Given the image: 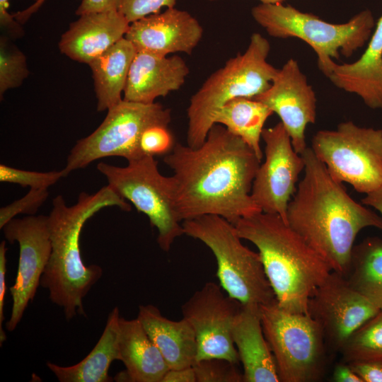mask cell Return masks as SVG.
Instances as JSON below:
<instances>
[{"instance_id": "74e56055", "label": "cell", "mask_w": 382, "mask_h": 382, "mask_svg": "<svg viewBox=\"0 0 382 382\" xmlns=\"http://www.w3.org/2000/svg\"><path fill=\"white\" fill-rule=\"evenodd\" d=\"M36 2L39 0H34ZM9 0H0V25L1 28L6 30L13 36H19L23 30L16 20H14L13 14L8 11Z\"/></svg>"}, {"instance_id": "4316f807", "label": "cell", "mask_w": 382, "mask_h": 382, "mask_svg": "<svg viewBox=\"0 0 382 382\" xmlns=\"http://www.w3.org/2000/svg\"><path fill=\"white\" fill-rule=\"evenodd\" d=\"M343 276L352 288L382 309V240L368 237L354 245Z\"/></svg>"}, {"instance_id": "1f68e13d", "label": "cell", "mask_w": 382, "mask_h": 382, "mask_svg": "<svg viewBox=\"0 0 382 382\" xmlns=\"http://www.w3.org/2000/svg\"><path fill=\"white\" fill-rule=\"evenodd\" d=\"M49 196L47 189H30L22 198L0 209V228L18 214L35 215Z\"/></svg>"}, {"instance_id": "5bb4252c", "label": "cell", "mask_w": 382, "mask_h": 382, "mask_svg": "<svg viewBox=\"0 0 382 382\" xmlns=\"http://www.w3.org/2000/svg\"><path fill=\"white\" fill-rule=\"evenodd\" d=\"M6 239L19 245L16 277L9 288L13 304L10 318L6 323L8 331H13L36 294L41 277L52 253V243L47 216L29 215L13 218L4 227Z\"/></svg>"}, {"instance_id": "603a6c76", "label": "cell", "mask_w": 382, "mask_h": 382, "mask_svg": "<svg viewBox=\"0 0 382 382\" xmlns=\"http://www.w3.org/2000/svg\"><path fill=\"white\" fill-rule=\"evenodd\" d=\"M118 345L119 360L126 368V379L133 382H162L169 367L137 318H120Z\"/></svg>"}, {"instance_id": "d6a6232c", "label": "cell", "mask_w": 382, "mask_h": 382, "mask_svg": "<svg viewBox=\"0 0 382 382\" xmlns=\"http://www.w3.org/2000/svg\"><path fill=\"white\" fill-rule=\"evenodd\" d=\"M177 0H122L120 11L129 23L151 14L163 7L174 8Z\"/></svg>"}, {"instance_id": "7402d4cb", "label": "cell", "mask_w": 382, "mask_h": 382, "mask_svg": "<svg viewBox=\"0 0 382 382\" xmlns=\"http://www.w3.org/2000/svg\"><path fill=\"white\" fill-rule=\"evenodd\" d=\"M137 318L169 369L195 364L197 359V341L192 327L186 319L170 320L152 304L139 306Z\"/></svg>"}, {"instance_id": "7c38bea8", "label": "cell", "mask_w": 382, "mask_h": 382, "mask_svg": "<svg viewBox=\"0 0 382 382\" xmlns=\"http://www.w3.org/2000/svg\"><path fill=\"white\" fill-rule=\"evenodd\" d=\"M222 289L215 282H206L182 305L181 311L196 335L197 361L217 357L238 364L232 332L242 303Z\"/></svg>"}, {"instance_id": "f1b7e54d", "label": "cell", "mask_w": 382, "mask_h": 382, "mask_svg": "<svg viewBox=\"0 0 382 382\" xmlns=\"http://www.w3.org/2000/svg\"><path fill=\"white\" fill-rule=\"evenodd\" d=\"M29 74L24 54L7 38L0 40V95L20 86Z\"/></svg>"}, {"instance_id": "3957f363", "label": "cell", "mask_w": 382, "mask_h": 382, "mask_svg": "<svg viewBox=\"0 0 382 382\" xmlns=\"http://www.w3.org/2000/svg\"><path fill=\"white\" fill-rule=\"evenodd\" d=\"M108 207L131 209L130 204L108 185L93 195L81 192L76 204L71 207L60 195L52 200L47 216L52 253L40 285L48 290L51 301L63 309L67 320L84 313L83 298L103 274L99 265L83 263L80 236L84 224Z\"/></svg>"}, {"instance_id": "4fadbf2b", "label": "cell", "mask_w": 382, "mask_h": 382, "mask_svg": "<svg viewBox=\"0 0 382 382\" xmlns=\"http://www.w3.org/2000/svg\"><path fill=\"white\" fill-rule=\"evenodd\" d=\"M262 139L265 158L255 174L251 197L262 212L278 215L287 223L288 205L296 190L304 161L281 122L264 128Z\"/></svg>"}, {"instance_id": "8fae6325", "label": "cell", "mask_w": 382, "mask_h": 382, "mask_svg": "<svg viewBox=\"0 0 382 382\" xmlns=\"http://www.w3.org/2000/svg\"><path fill=\"white\" fill-rule=\"evenodd\" d=\"M97 169L108 186L146 214L158 231L159 247L168 252L175 239L184 234L175 212L172 176L163 175L154 156H145L119 167L99 163Z\"/></svg>"}, {"instance_id": "b9f144b4", "label": "cell", "mask_w": 382, "mask_h": 382, "mask_svg": "<svg viewBox=\"0 0 382 382\" xmlns=\"http://www.w3.org/2000/svg\"><path fill=\"white\" fill-rule=\"evenodd\" d=\"M45 0H39L38 1L35 2L34 4H33L31 6L28 8L27 9H25L22 11V14L25 18H29V17L31 16L33 13L37 11L38 8L42 4L43 1Z\"/></svg>"}, {"instance_id": "2e32d148", "label": "cell", "mask_w": 382, "mask_h": 382, "mask_svg": "<svg viewBox=\"0 0 382 382\" xmlns=\"http://www.w3.org/2000/svg\"><path fill=\"white\" fill-rule=\"evenodd\" d=\"M254 99L277 114L294 149L301 154L307 148L306 127L316 120L317 99L297 61L289 59L278 69L271 86Z\"/></svg>"}, {"instance_id": "30bf717a", "label": "cell", "mask_w": 382, "mask_h": 382, "mask_svg": "<svg viewBox=\"0 0 382 382\" xmlns=\"http://www.w3.org/2000/svg\"><path fill=\"white\" fill-rule=\"evenodd\" d=\"M330 174L365 195L382 185V129L352 121L333 130H320L311 147Z\"/></svg>"}, {"instance_id": "4dcf8cb0", "label": "cell", "mask_w": 382, "mask_h": 382, "mask_svg": "<svg viewBox=\"0 0 382 382\" xmlns=\"http://www.w3.org/2000/svg\"><path fill=\"white\" fill-rule=\"evenodd\" d=\"M65 177L63 170L37 172L17 169L0 164V181L18 184L30 189H47L62 178Z\"/></svg>"}, {"instance_id": "5b68a950", "label": "cell", "mask_w": 382, "mask_h": 382, "mask_svg": "<svg viewBox=\"0 0 382 382\" xmlns=\"http://www.w3.org/2000/svg\"><path fill=\"white\" fill-rule=\"evenodd\" d=\"M267 39L253 33L246 50L227 60L212 73L192 96L187 109V145L199 146L214 124L216 112L236 98H255L272 84L278 69L267 59Z\"/></svg>"}, {"instance_id": "484cf974", "label": "cell", "mask_w": 382, "mask_h": 382, "mask_svg": "<svg viewBox=\"0 0 382 382\" xmlns=\"http://www.w3.org/2000/svg\"><path fill=\"white\" fill-rule=\"evenodd\" d=\"M273 113L256 99L240 97L226 103L216 112L214 124L224 126L242 139L262 160V134L267 120Z\"/></svg>"}, {"instance_id": "8d00e7d4", "label": "cell", "mask_w": 382, "mask_h": 382, "mask_svg": "<svg viewBox=\"0 0 382 382\" xmlns=\"http://www.w3.org/2000/svg\"><path fill=\"white\" fill-rule=\"evenodd\" d=\"M122 0H81L76 10L77 16L112 10L120 11Z\"/></svg>"}, {"instance_id": "ba28073f", "label": "cell", "mask_w": 382, "mask_h": 382, "mask_svg": "<svg viewBox=\"0 0 382 382\" xmlns=\"http://www.w3.org/2000/svg\"><path fill=\"white\" fill-rule=\"evenodd\" d=\"M260 308L280 381H318L324 373L327 345L318 322L308 313L285 311L277 301Z\"/></svg>"}, {"instance_id": "277c9868", "label": "cell", "mask_w": 382, "mask_h": 382, "mask_svg": "<svg viewBox=\"0 0 382 382\" xmlns=\"http://www.w3.org/2000/svg\"><path fill=\"white\" fill-rule=\"evenodd\" d=\"M233 225L257 248L278 305L308 313L311 294L332 271L328 264L278 215L261 212Z\"/></svg>"}, {"instance_id": "9a60e30c", "label": "cell", "mask_w": 382, "mask_h": 382, "mask_svg": "<svg viewBox=\"0 0 382 382\" xmlns=\"http://www.w3.org/2000/svg\"><path fill=\"white\" fill-rule=\"evenodd\" d=\"M381 309L332 271L315 289L308 313L320 325L326 342L340 352L349 336Z\"/></svg>"}, {"instance_id": "e0dca14e", "label": "cell", "mask_w": 382, "mask_h": 382, "mask_svg": "<svg viewBox=\"0 0 382 382\" xmlns=\"http://www.w3.org/2000/svg\"><path fill=\"white\" fill-rule=\"evenodd\" d=\"M203 32L193 16L174 7L131 23L125 37L137 51L161 56L177 52L191 54Z\"/></svg>"}, {"instance_id": "d590c367", "label": "cell", "mask_w": 382, "mask_h": 382, "mask_svg": "<svg viewBox=\"0 0 382 382\" xmlns=\"http://www.w3.org/2000/svg\"><path fill=\"white\" fill-rule=\"evenodd\" d=\"M7 248L6 241L0 243V345L6 340V335L3 328L4 317V301L6 295V254Z\"/></svg>"}, {"instance_id": "52a82bcc", "label": "cell", "mask_w": 382, "mask_h": 382, "mask_svg": "<svg viewBox=\"0 0 382 382\" xmlns=\"http://www.w3.org/2000/svg\"><path fill=\"white\" fill-rule=\"evenodd\" d=\"M182 226L184 234L202 241L214 255L216 275L227 294L242 304L277 301L260 254L242 243L232 223L217 215H204L185 220Z\"/></svg>"}, {"instance_id": "836d02e7", "label": "cell", "mask_w": 382, "mask_h": 382, "mask_svg": "<svg viewBox=\"0 0 382 382\" xmlns=\"http://www.w3.org/2000/svg\"><path fill=\"white\" fill-rule=\"evenodd\" d=\"M140 146L145 155L154 156L166 154L173 146V137L168 127L154 126L143 133Z\"/></svg>"}, {"instance_id": "9c48e42d", "label": "cell", "mask_w": 382, "mask_h": 382, "mask_svg": "<svg viewBox=\"0 0 382 382\" xmlns=\"http://www.w3.org/2000/svg\"><path fill=\"white\" fill-rule=\"evenodd\" d=\"M170 110L158 103L144 104L122 100L108 110L100 126L77 141L62 170L65 176L105 157L118 156L128 162L145 156L140 146L143 133L154 126L168 127Z\"/></svg>"}, {"instance_id": "e575fe53", "label": "cell", "mask_w": 382, "mask_h": 382, "mask_svg": "<svg viewBox=\"0 0 382 382\" xmlns=\"http://www.w3.org/2000/svg\"><path fill=\"white\" fill-rule=\"evenodd\" d=\"M348 364L363 382H382V361H357Z\"/></svg>"}, {"instance_id": "f546056e", "label": "cell", "mask_w": 382, "mask_h": 382, "mask_svg": "<svg viewBox=\"0 0 382 382\" xmlns=\"http://www.w3.org/2000/svg\"><path fill=\"white\" fill-rule=\"evenodd\" d=\"M238 364L224 358H207L197 361L192 366L197 382H241L243 373Z\"/></svg>"}, {"instance_id": "7bdbcfd3", "label": "cell", "mask_w": 382, "mask_h": 382, "mask_svg": "<svg viewBox=\"0 0 382 382\" xmlns=\"http://www.w3.org/2000/svg\"><path fill=\"white\" fill-rule=\"evenodd\" d=\"M210 1H219V0H207ZM260 1V4H281L284 0H258Z\"/></svg>"}, {"instance_id": "44dd1931", "label": "cell", "mask_w": 382, "mask_h": 382, "mask_svg": "<svg viewBox=\"0 0 382 382\" xmlns=\"http://www.w3.org/2000/svg\"><path fill=\"white\" fill-rule=\"evenodd\" d=\"M337 88L359 96L371 109H382V15L368 46L357 61L332 62L325 75Z\"/></svg>"}, {"instance_id": "6da1fadb", "label": "cell", "mask_w": 382, "mask_h": 382, "mask_svg": "<svg viewBox=\"0 0 382 382\" xmlns=\"http://www.w3.org/2000/svg\"><path fill=\"white\" fill-rule=\"evenodd\" d=\"M163 161L173 171L174 207L181 222L217 215L233 224L261 212L251 197L261 160L224 126L214 125L197 148L174 144Z\"/></svg>"}, {"instance_id": "f35d334b", "label": "cell", "mask_w": 382, "mask_h": 382, "mask_svg": "<svg viewBox=\"0 0 382 382\" xmlns=\"http://www.w3.org/2000/svg\"><path fill=\"white\" fill-rule=\"evenodd\" d=\"M162 382H197L193 366L180 369H169L165 374Z\"/></svg>"}, {"instance_id": "8992f818", "label": "cell", "mask_w": 382, "mask_h": 382, "mask_svg": "<svg viewBox=\"0 0 382 382\" xmlns=\"http://www.w3.org/2000/svg\"><path fill=\"white\" fill-rule=\"evenodd\" d=\"M253 19L270 36L296 37L306 42L318 57V66L325 76L340 54L351 57L363 47L375 27L372 12L365 9L345 23H330L291 5L260 4L251 9Z\"/></svg>"}, {"instance_id": "7a4b0ae2", "label": "cell", "mask_w": 382, "mask_h": 382, "mask_svg": "<svg viewBox=\"0 0 382 382\" xmlns=\"http://www.w3.org/2000/svg\"><path fill=\"white\" fill-rule=\"evenodd\" d=\"M301 156L304 175L289 203L286 222L332 271L344 275L357 234L366 227L382 230V216L352 198L311 147Z\"/></svg>"}, {"instance_id": "60d3db41", "label": "cell", "mask_w": 382, "mask_h": 382, "mask_svg": "<svg viewBox=\"0 0 382 382\" xmlns=\"http://www.w3.org/2000/svg\"><path fill=\"white\" fill-rule=\"evenodd\" d=\"M364 205L376 209L382 216V185L375 190L366 195L361 200Z\"/></svg>"}, {"instance_id": "cb8c5ba5", "label": "cell", "mask_w": 382, "mask_h": 382, "mask_svg": "<svg viewBox=\"0 0 382 382\" xmlns=\"http://www.w3.org/2000/svg\"><path fill=\"white\" fill-rule=\"evenodd\" d=\"M120 312L115 307L109 313L104 330L91 352L79 363L62 366L47 362L48 369L60 382H110L108 371L120 359Z\"/></svg>"}, {"instance_id": "d6986e66", "label": "cell", "mask_w": 382, "mask_h": 382, "mask_svg": "<svg viewBox=\"0 0 382 382\" xmlns=\"http://www.w3.org/2000/svg\"><path fill=\"white\" fill-rule=\"evenodd\" d=\"M129 24L117 10L81 15L62 35L59 50L74 61L89 64L124 37Z\"/></svg>"}, {"instance_id": "83f0119b", "label": "cell", "mask_w": 382, "mask_h": 382, "mask_svg": "<svg viewBox=\"0 0 382 382\" xmlns=\"http://www.w3.org/2000/svg\"><path fill=\"white\" fill-rule=\"evenodd\" d=\"M340 352L347 363L382 361V309L349 336Z\"/></svg>"}, {"instance_id": "d4e9b609", "label": "cell", "mask_w": 382, "mask_h": 382, "mask_svg": "<svg viewBox=\"0 0 382 382\" xmlns=\"http://www.w3.org/2000/svg\"><path fill=\"white\" fill-rule=\"evenodd\" d=\"M137 50L125 37L88 64L91 69L99 112L121 102L128 74Z\"/></svg>"}, {"instance_id": "ac0fdd59", "label": "cell", "mask_w": 382, "mask_h": 382, "mask_svg": "<svg viewBox=\"0 0 382 382\" xmlns=\"http://www.w3.org/2000/svg\"><path fill=\"white\" fill-rule=\"evenodd\" d=\"M189 73L186 62L178 55L137 51L129 69L123 100L153 103L156 98L179 90Z\"/></svg>"}, {"instance_id": "ffe728a7", "label": "cell", "mask_w": 382, "mask_h": 382, "mask_svg": "<svg viewBox=\"0 0 382 382\" xmlns=\"http://www.w3.org/2000/svg\"><path fill=\"white\" fill-rule=\"evenodd\" d=\"M232 335L243 369V381H280L273 354L264 335L259 305H241Z\"/></svg>"}, {"instance_id": "ab89813d", "label": "cell", "mask_w": 382, "mask_h": 382, "mask_svg": "<svg viewBox=\"0 0 382 382\" xmlns=\"http://www.w3.org/2000/svg\"><path fill=\"white\" fill-rule=\"evenodd\" d=\"M332 381L335 382H363L350 365L345 361L335 366L332 373Z\"/></svg>"}]
</instances>
